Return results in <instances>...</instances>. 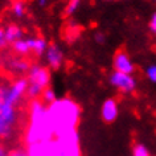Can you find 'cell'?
Here are the masks:
<instances>
[{
    "mask_svg": "<svg viewBox=\"0 0 156 156\" xmlns=\"http://www.w3.org/2000/svg\"><path fill=\"white\" fill-rule=\"evenodd\" d=\"M8 156H28V151L24 148H16V150L11 151Z\"/></svg>",
    "mask_w": 156,
    "mask_h": 156,
    "instance_id": "obj_19",
    "label": "cell"
},
{
    "mask_svg": "<svg viewBox=\"0 0 156 156\" xmlns=\"http://www.w3.org/2000/svg\"><path fill=\"white\" fill-rule=\"evenodd\" d=\"M146 77L148 78V81H150V82L156 83V64H152L150 66H147Z\"/></svg>",
    "mask_w": 156,
    "mask_h": 156,
    "instance_id": "obj_18",
    "label": "cell"
},
{
    "mask_svg": "<svg viewBox=\"0 0 156 156\" xmlns=\"http://www.w3.org/2000/svg\"><path fill=\"white\" fill-rule=\"evenodd\" d=\"M5 45H7V41L4 37V29L0 28V48H4Z\"/></svg>",
    "mask_w": 156,
    "mask_h": 156,
    "instance_id": "obj_22",
    "label": "cell"
},
{
    "mask_svg": "<svg viewBox=\"0 0 156 156\" xmlns=\"http://www.w3.org/2000/svg\"><path fill=\"white\" fill-rule=\"evenodd\" d=\"M112 66H114V72L124 74H132L135 70L134 62L124 50H119L115 53L114 58H112Z\"/></svg>",
    "mask_w": 156,
    "mask_h": 156,
    "instance_id": "obj_7",
    "label": "cell"
},
{
    "mask_svg": "<svg viewBox=\"0 0 156 156\" xmlns=\"http://www.w3.org/2000/svg\"><path fill=\"white\" fill-rule=\"evenodd\" d=\"M27 86H28L27 78H19L17 81H15V82L11 85V86H7L4 99L9 105L16 106V105H19V102L23 99V97L27 94Z\"/></svg>",
    "mask_w": 156,
    "mask_h": 156,
    "instance_id": "obj_6",
    "label": "cell"
},
{
    "mask_svg": "<svg viewBox=\"0 0 156 156\" xmlns=\"http://www.w3.org/2000/svg\"><path fill=\"white\" fill-rule=\"evenodd\" d=\"M52 140L56 156H81L80 136L77 130L57 135Z\"/></svg>",
    "mask_w": 156,
    "mask_h": 156,
    "instance_id": "obj_4",
    "label": "cell"
},
{
    "mask_svg": "<svg viewBox=\"0 0 156 156\" xmlns=\"http://www.w3.org/2000/svg\"><path fill=\"white\" fill-rule=\"evenodd\" d=\"M41 102L45 105V106H49V105H52L54 101L57 99V97H56V91L53 90L52 87H46L44 91H42V94H41Z\"/></svg>",
    "mask_w": 156,
    "mask_h": 156,
    "instance_id": "obj_13",
    "label": "cell"
},
{
    "mask_svg": "<svg viewBox=\"0 0 156 156\" xmlns=\"http://www.w3.org/2000/svg\"><path fill=\"white\" fill-rule=\"evenodd\" d=\"M12 13L16 17H23V16H24V13H25V5H24V3L20 2V0L15 2L13 4H12Z\"/></svg>",
    "mask_w": 156,
    "mask_h": 156,
    "instance_id": "obj_17",
    "label": "cell"
},
{
    "mask_svg": "<svg viewBox=\"0 0 156 156\" xmlns=\"http://www.w3.org/2000/svg\"><path fill=\"white\" fill-rule=\"evenodd\" d=\"M108 82L111 86L118 89L119 91L124 93V94H131L136 90V80L132 77V74H124L119 72H112L108 78Z\"/></svg>",
    "mask_w": 156,
    "mask_h": 156,
    "instance_id": "obj_5",
    "label": "cell"
},
{
    "mask_svg": "<svg viewBox=\"0 0 156 156\" xmlns=\"http://www.w3.org/2000/svg\"><path fill=\"white\" fill-rule=\"evenodd\" d=\"M23 36H24V33H23L21 28L15 24H11L4 29V37L7 44H13L15 41L21 40Z\"/></svg>",
    "mask_w": 156,
    "mask_h": 156,
    "instance_id": "obj_11",
    "label": "cell"
},
{
    "mask_svg": "<svg viewBox=\"0 0 156 156\" xmlns=\"http://www.w3.org/2000/svg\"><path fill=\"white\" fill-rule=\"evenodd\" d=\"M154 2H156V0H154Z\"/></svg>",
    "mask_w": 156,
    "mask_h": 156,
    "instance_id": "obj_25",
    "label": "cell"
},
{
    "mask_svg": "<svg viewBox=\"0 0 156 156\" xmlns=\"http://www.w3.org/2000/svg\"><path fill=\"white\" fill-rule=\"evenodd\" d=\"M12 46H13L15 52H16L17 54H21V56H25V54H28L30 52V49L28 46V42H27L25 38H21V40L15 41L12 44Z\"/></svg>",
    "mask_w": 156,
    "mask_h": 156,
    "instance_id": "obj_12",
    "label": "cell"
},
{
    "mask_svg": "<svg viewBox=\"0 0 156 156\" xmlns=\"http://www.w3.org/2000/svg\"><path fill=\"white\" fill-rule=\"evenodd\" d=\"M11 66H12V70L16 73H25L28 72L29 69V64L27 61H23V60H15L12 61V64H11Z\"/></svg>",
    "mask_w": 156,
    "mask_h": 156,
    "instance_id": "obj_15",
    "label": "cell"
},
{
    "mask_svg": "<svg viewBox=\"0 0 156 156\" xmlns=\"http://www.w3.org/2000/svg\"><path fill=\"white\" fill-rule=\"evenodd\" d=\"M80 7H81V0H70L65 8V16L68 17L74 16L77 13V11L80 9Z\"/></svg>",
    "mask_w": 156,
    "mask_h": 156,
    "instance_id": "obj_14",
    "label": "cell"
},
{
    "mask_svg": "<svg viewBox=\"0 0 156 156\" xmlns=\"http://www.w3.org/2000/svg\"><path fill=\"white\" fill-rule=\"evenodd\" d=\"M28 42V46L30 49V52H33L37 57H41L45 54V50L48 48V42L45 38L42 37H28L25 38Z\"/></svg>",
    "mask_w": 156,
    "mask_h": 156,
    "instance_id": "obj_10",
    "label": "cell"
},
{
    "mask_svg": "<svg viewBox=\"0 0 156 156\" xmlns=\"http://www.w3.org/2000/svg\"><path fill=\"white\" fill-rule=\"evenodd\" d=\"M0 156H8V152H7L2 146H0Z\"/></svg>",
    "mask_w": 156,
    "mask_h": 156,
    "instance_id": "obj_24",
    "label": "cell"
},
{
    "mask_svg": "<svg viewBox=\"0 0 156 156\" xmlns=\"http://www.w3.org/2000/svg\"><path fill=\"white\" fill-rule=\"evenodd\" d=\"M7 86H0V138H9L17 120L16 106L9 105L4 99Z\"/></svg>",
    "mask_w": 156,
    "mask_h": 156,
    "instance_id": "obj_3",
    "label": "cell"
},
{
    "mask_svg": "<svg viewBox=\"0 0 156 156\" xmlns=\"http://www.w3.org/2000/svg\"><path fill=\"white\" fill-rule=\"evenodd\" d=\"M28 86H27V95L30 99H38L42 91L49 87L50 83V73L49 70L41 65H30L28 69Z\"/></svg>",
    "mask_w": 156,
    "mask_h": 156,
    "instance_id": "obj_2",
    "label": "cell"
},
{
    "mask_svg": "<svg viewBox=\"0 0 156 156\" xmlns=\"http://www.w3.org/2000/svg\"><path fill=\"white\" fill-rule=\"evenodd\" d=\"M150 30L156 36V11L152 13L151 20H150Z\"/></svg>",
    "mask_w": 156,
    "mask_h": 156,
    "instance_id": "obj_21",
    "label": "cell"
},
{
    "mask_svg": "<svg viewBox=\"0 0 156 156\" xmlns=\"http://www.w3.org/2000/svg\"><path fill=\"white\" fill-rule=\"evenodd\" d=\"M45 60L49 68H52L53 70H58L64 64V52L56 44L48 45L45 50Z\"/></svg>",
    "mask_w": 156,
    "mask_h": 156,
    "instance_id": "obj_8",
    "label": "cell"
},
{
    "mask_svg": "<svg viewBox=\"0 0 156 156\" xmlns=\"http://www.w3.org/2000/svg\"><path fill=\"white\" fill-rule=\"evenodd\" d=\"M132 156H151V154L144 144L138 143L132 148Z\"/></svg>",
    "mask_w": 156,
    "mask_h": 156,
    "instance_id": "obj_16",
    "label": "cell"
},
{
    "mask_svg": "<svg viewBox=\"0 0 156 156\" xmlns=\"http://www.w3.org/2000/svg\"><path fill=\"white\" fill-rule=\"evenodd\" d=\"M94 40L97 44H105L106 42V34L103 32H95L94 33Z\"/></svg>",
    "mask_w": 156,
    "mask_h": 156,
    "instance_id": "obj_20",
    "label": "cell"
},
{
    "mask_svg": "<svg viewBox=\"0 0 156 156\" xmlns=\"http://www.w3.org/2000/svg\"><path fill=\"white\" fill-rule=\"evenodd\" d=\"M48 2L49 0H37V3H38V5L40 7H45L46 4H48Z\"/></svg>",
    "mask_w": 156,
    "mask_h": 156,
    "instance_id": "obj_23",
    "label": "cell"
},
{
    "mask_svg": "<svg viewBox=\"0 0 156 156\" xmlns=\"http://www.w3.org/2000/svg\"><path fill=\"white\" fill-rule=\"evenodd\" d=\"M119 115V106L118 102L114 98H108L102 103V107H101V116H102V120L106 123H112L118 119Z\"/></svg>",
    "mask_w": 156,
    "mask_h": 156,
    "instance_id": "obj_9",
    "label": "cell"
},
{
    "mask_svg": "<svg viewBox=\"0 0 156 156\" xmlns=\"http://www.w3.org/2000/svg\"><path fill=\"white\" fill-rule=\"evenodd\" d=\"M81 116V107L70 98L56 99L46 106V122L53 134V138L64 132L77 130Z\"/></svg>",
    "mask_w": 156,
    "mask_h": 156,
    "instance_id": "obj_1",
    "label": "cell"
}]
</instances>
